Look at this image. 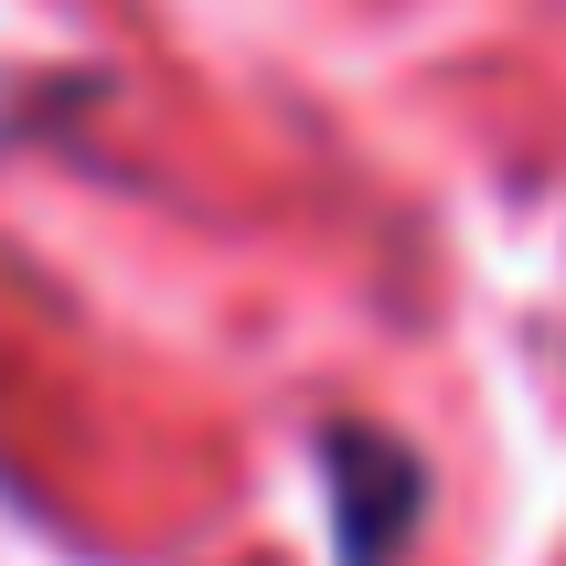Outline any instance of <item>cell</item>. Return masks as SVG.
<instances>
[{
	"instance_id": "obj_1",
	"label": "cell",
	"mask_w": 566,
	"mask_h": 566,
	"mask_svg": "<svg viewBox=\"0 0 566 566\" xmlns=\"http://www.w3.org/2000/svg\"><path fill=\"white\" fill-rule=\"evenodd\" d=\"M332 460H343V556L353 566H385L396 556V545H385V524H396V535H407V513H417V460L407 449H385V439H332Z\"/></svg>"
}]
</instances>
